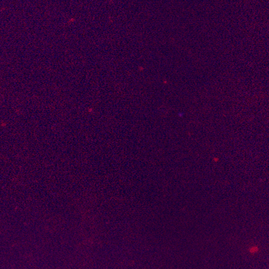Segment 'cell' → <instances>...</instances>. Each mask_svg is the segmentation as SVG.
I'll return each mask as SVG.
<instances>
[{
	"mask_svg": "<svg viewBox=\"0 0 269 269\" xmlns=\"http://www.w3.org/2000/svg\"><path fill=\"white\" fill-rule=\"evenodd\" d=\"M259 251V249L258 248V246H251L249 249V252L251 254H252L257 253Z\"/></svg>",
	"mask_w": 269,
	"mask_h": 269,
	"instance_id": "1",
	"label": "cell"
}]
</instances>
